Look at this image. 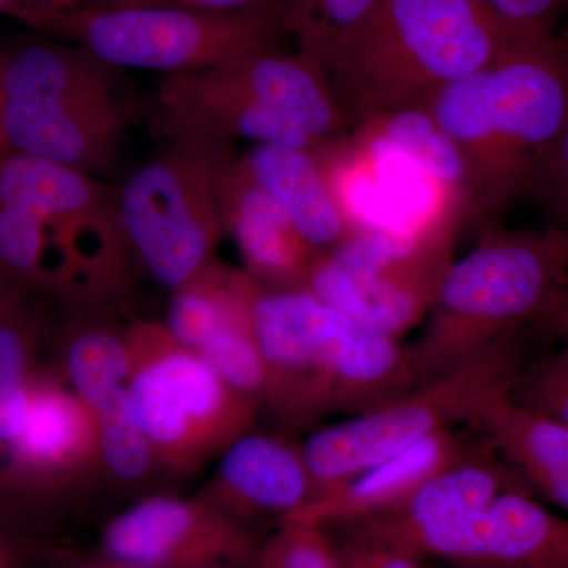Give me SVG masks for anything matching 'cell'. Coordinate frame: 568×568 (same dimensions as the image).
<instances>
[{"label": "cell", "mask_w": 568, "mask_h": 568, "mask_svg": "<svg viewBox=\"0 0 568 568\" xmlns=\"http://www.w3.org/2000/svg\"><path fill=\"white\" fill-rule=\"evenodd\" d=\"M122 74L69 41L37 39L2 52L3 153L99 178L134 114Z\"/></svg>", "instance_id": "6"}, {"label": "cell", "mask_w": 568, "mask_h": 568, "mask_svg": "<svg viewBox=\"0 0 568 568\" xmlns=\"http://www.w3.org/2000/svg\"><path fill=\"white\" fill-rule=\"evenodd\" d=\"M559 568H568V566L567 567H559Z\"/></svg>", "instance_id": "39"}, {"label": "cell", "mask_w": 568, "mask_h": 568, "mask_svg": "<svg viewBox=\"0 0 568 568\" xmlns=\"http://www.w3.org/2000/svg\"><path fill=\"white\" fill-rule=\"evenodd\" d=\"M267 568H336L315 526L291 525L272 545Z\"/></svg>", "instance_id": "30"}, {"label": "cell", "mask_w": 568, "mask_h": 568, "mask_svg": "<svg viewBox=\"0 0 568 568\" xmlns=\"http://www.w3.org/2000/svg\"><path fill=\"white\" fill-rule=\"evenodd\" d=\"M476 422L526 487L568 511V426L519 405L510 396Z\"/></svg>", "instance_id": "21"}, {"label": "cell", "mask_w": 568, "mask_h": 568, "mask_svg": "<svg viewBox=\"0 0 568 568\" xmlns=\"http://www.w3.org/2000/svg\"><path fill=\"white\" fill-rule=\"evenodd\" d=\"M3 275H6V274H3L2 271H0V278H2Z\"/></svg>", "instance_id": "37"}, {"label": "cell", "mask_w": 568, "mask_h": 568, "mask_svg": "<svg viewBox=\"0 0 568 568\" xmlns=\"http://www.w3.org/2000/svg\"><path fill=\"white\" fill-rule=\"evenodd\" d=\"M111 568H112V567H111ZM121 568H132V567L122 566Z\"/></svg>", "instance_id": "38"}, {"label": "cell", "mask_w": 568, "mask_h": 568, "mask_svg": "<svg viewBox=\"0 0 568 568\" xmlns=\"http://www.w3.org/2000/svg\"><path fill=\"white\" fill-rule=\"evenodd\" d=\"M219 205L224 235L233 239L244 272L271 290L305 287L316 253L283 209L246 173L235 155L220 174Z\"/></svg>", "instance_id": "16"}, {"label": "cell", "mask_w": 568, "mask_h": 568, "mask_svg": "<svg viewBox=\"0 0 568 568\" xmlns=\"http://www.w3.org/2000/svg\"><path fill=\"white\" fill-rule=\"evenodd\" d=\"M14 20L78 44L115 69L160 77L192 73L276 50L290 36L274 13L212 14L155 7H77L21 13Z\"/></svg>", "instance_id": "9"}, {"label": "cell", "mask_w": 568, "mask_h": 568, "mask_svg": "<svg viewBox=\"0 0 568 568\" xmlns=\"http://www.w3.org/2000/svg\"><path fill=\"white\" fill-rule=\"evenodd\" d=\"M526 488L484 437L398 506L379 515L384 517L383 532L402 541L420 530L470 517L503 493Z\"/></svg>", "instance_id": "18"}, {"label": "cell", "mask_w": 568, "mask_h": 568, "mask_svg": "<svg viewBox=\"0 0 568 568\" xmlns=\"http://www.w3.org/2000/svg\"><path fill=\"white\" fill-rule=\"evenodd\" d=\"M234 156V148L166 141L118 189L134 265L171 293L215 260L224 237L220 174Z\"/></svg>", "instance_id": "10"}, {"label": "cell", "mask_w": 568, "mask_h": 568, "mask_svg": "<svg viewBox=\"0 0 568 568\" xmlns=\"http://www.w3.org/2000/svg\"><path fill=\"white\" fill-rule=\"evenodd\" d=\"M40 295L7 274L0 278V447L6 450L28 420Z\"/></svg>", "instance_id": "23"}, {"label": "cell", "mask_w": 568, "mask_h": 568, "mask_svg": "<svg viewBox=\"0 0 568 568\" xmlns=\"http://www.w3.org/2000/svg\"><path fill=\"white\" fill-rule=\"evenodd\" d=\"M112 310H69L74 317L63 351L65 383L92 410L129 386L132 373L125 328L119 331L106 316Z\"/></svg>", "instance_id": "24"}, {"label": "cell", "mask_w": 568, "mask_h": 568, "mask_svg": "<svg viewBox=\"0 0 568 568\" xmlns=\"http://www.w3.org/2000/svg\"><path fill=\"white\" fill-rule=\"evenodd\" d=\"M134 265L118 189L62 164L0 155V271L69 310L114 308Z\"/></svg>", "instance_id": "2"}, {"label": "cell", "mask_w": 568, "mask_h": 568, "mask_svg": "<svg viewBox=\"0 0 568 568\" xmlns=\"http://www.w3.org/2000/svg\"><path fill=\"white\" fill-rule=\"evenodd\" d=\"M526 364L519 334L504 336L435 379L313 433L302 454L317 493L463 422H476L510 396Z\"/></svg>", "instance_id": "8"}, {"label": "cell", "mask_w": 568, "mask_h": 568, "mask_svg": "<svg viewBox=\"0 0 568 568\" xmlns=\"http://www.w3.org/2000/svg\"><path fill=\"white\" fill-rule=\"evenodd\" d=\"M532 196L548 209L555 227H568V123Z\"/></svg>", "instance_id": "31"}, {"label": "cell", "mask_w": 568, "mask_h": 568, "mask_svg": "<svg viewBox=\"0 0 568 568\" xmlns=\"http://www.w3.org/2000/svg\"><path fill=\"white\" fill-rule=\"evenodd\" d=\"M381 0H298L290 20L297 52L321 73L343 41L357 31Z\"/></svg>", "instance_id": "26"}, {"label": "cell", "mask_w": 568, "mask_h": 568, "mask_svg": "<svg viewBox=\"0 0 568 568\" xmlns=\"http://www.w3.org/2000/svg\"><path fill=\"white\" fill-rule=\"evenodd\" d=\"M256 286L244 271L212 260L174 291L164 325L175 342L197 353L216 335L252 321Z\"/></svg>", "instance_id": "22"}, {"label": "cell", "mask_w": 568, "mask_h": 568, "mask_svg": "<svg viewBox=\"0 0 568 568\" xmlns=\"http://www.w3.org/2000/svg\"><path fill=\"white\" fill-rule=\"evenodd\" d=\"M85 0H20L18 9L11 11L9 17L14 18L21 13H44V11H62L77 9Z\"/></svg>", "instance_id": "34"}, {"label": "cell", "mask_w": 568, "mask_h": 568, "mask_svg": "<svg viewBox=\"0 0 568 568\" xmlns=\"http://www.w3.org/2000/svg\"><path fill=\"white\" fill-rule=\"evenodd\" d=\"M11 567V552L9 547H7L6 540L0 537V568H10Z\"/></svg>", "instance_id": "35"}, {"label": "cell", "mask_w": 568, "mask_h": 568, "mask_svg": "<svg viewBox=\"0 0 568 568\" xmlns=\"http://www.w3.org/2000/svg\"><path fill=\"white\" fill-rule=\"evenodd\" d=\"M241 160L250 178L283 209L316 256L353 235L315 152L256 144Z\"/></svg>", "instance_id": "20"}, {"label": "cell", "mask_w": 568, "mask_h": 568, "mask_svg": "<svg viewBox=\"0 0 568 568\" xmlns=\"http://www.w3.org/2000/svg\"><path fill=\"white\" fill-rule=\"evenodd\" d=\"M215 489L220 499L239 510L287 518L317 495L302 446L261 433H244L226 447Z\"/></svg>", "instance_id": "19"}, {"label": "cell", "mask_w": 568, "mask_h": 568, "mask_svg": "<svg viewBox=\"0 0 568 568\" xmlns=\"http://www.w3.org/2000/svg\"><path fill=\"white\" fill-rule=\"evenodd\" d=\"M7 454L18 487H70L102 463L95 414L65 381L36 373L28 420Z\"/></svg>", "instance_id": "14"}, {"label": "cell", "mask_w": 568, "mask_h": 568, "mask_svg": "<svg viewBox=\"0 0 568 568\" xmlns=\"http://www.w3.org/2000/svg\"><path fill=\"white\" fill-rule=\"evenodd\" d=\"M0 99H2V51H0ZM2 140H0V155H2Z\"/></svg>", "instance_id": "36"}, {"label": "cell", "mask_w": 568, "mask_h": 568, "mask_svg": "<svg viewBox=\"0 0 568 568\" xmlns=\"http://www.w3.org/2000/svg\"><path fill=\"white\" fill-rule=\"evenodd\" d=\"M353 568H418L409 556L398 551H361L355 555Z\"/></svg>", "instance_id": "33"}, {"label": "cell", "mask_w": 568, "mask_h": 568, "mask_svg": "<svg viewBox=\"0 0 568 568\" xmlns=\"http://www.w3.org/2000/svg\"><path fill=\"white\" fill-rule=\"evenodd\" d=\"M463 156L465 224L495 227L508 205L532 196L568 123V36L515 40L487 69L426 103Z\"/></svg>", "instance_id": "1"}, {"label": "cell", "mask_w": 568, "mask_h": 568, "mask_svg": "<svg viewBox=\"0 0 568 568\" xmlns=\"http://www.w3.org/2000/svg\"><path fill=\"white\" fill-rule=\"evenodd\" d=\"M100 462L115 480L138 484L160 463L151 440L138 422L129 386L114 392L93 409Z\"/></svg>", "instance_id": "25"}, {"label": "cell", "mask_w": 568, "mask_h": 568, "mask_svg": "<svg viewBox=\"0 0 568 568\" xmlns=\"http://www.w3.org/2000/svg\"><path fill=\"white\" fill-rule=\"evenodd\" d=\"M567 230H568V227H567Z\"/></svg>", "instance_id": "40"}, {"label": "cell", "mask_w": 568, "mask_h": 568, "mask_svg": "<svg viewBox=\"0 0 568 568\" xmlns=\"http://www.w3.org/2000/svg\"><path fill=\"white\" fill-rule=\"evenodd\" d=\"M567 278V227L484 231L476 248L448 267L409 346L416 386L536 323Z\"/></svg>", "instance_id": "7"}, {"label": "cell", "mask_w": 568, "mask_h": 568, "mask_svg": "<svg viewBox=\"0 0 568 568\" xmlns=\"http://www.w3.org/2000/svg\"><path fill=\"white\" fill-rule=\"evenodd\" d=\"M510 398L568 426V339L555 354L526 364Z\"/></svg>", "instance_id": "27"}, {"label": "cell", "mask_w": 568, "mask_h": 568, "mask_svg": "<svg viewBox=\"0 0 568 568\" xmlns=\"http://www.w3.org/2000/svg\"><path fill=\"white\" fill-rule=\"evenodd\" d=\"M253 327L265 369L264 409L287 428L375 409L416 387L409 346L355 323L306 287L257 284Z\"/></svg>", "instance_id": "4"}, {"label": "cell", "mask_w": 568, "mask_h": 568, "mask_svg": "<svg viewBox=\"0 0 568 568\" xmlns=\"http://www.w3.org/2000/svg\"><path fill=\"white\" fill-rule=\"evenodd\" d=\"M514 41L477 0H381L321 74L351 134L425 108L440 89L487 69Z\"/></svg>", "instance_id": "3"}, {"label": "cell", "mask_w": 568, "mask_h": 568, "mask_svg": "<svg viewBox=\"0 0 568 568\" xmlns=\"http://www.w3.org/2000/svg\"><path fill=\"white\" fill-rule=\"evenodd\" d=\"M473 444L454 429L428 437L386 462L321 489L304 508L287 519L291 525L315 526L324 519L379 517L413 495L429 477L462 457Z\"/></svg>", "instance_id": "17"}, {"label": "cell", "mask_w": 568, "mask_h": 568, "mask_svg": "<svg viewBox=\"0 0 568 568\" xmlns=\"http://www.w3.org/2000/svg\"><path fill=\"white\" fill-rule=\"evenodd\" d=\"M398 544L504 568L568 566V523L525 489L503 493L470 517L420 530Z\"/></svg>", "instance_id": "13"}, {"label": "cell", "mask_w": 568, "mask_h": 568, "mask_svg": "<svg viewBox=\"0 0 568 568\" xmlns=\"http://www.w3.org/2000/svg\"><path fill=\"white\" fill-rule=\"evenodd\" d=\"M104 547L126 567L194 566L234 555L242 537L219 508L163 496L115 518Z\"/></svg>", "instance_id": "15"}, {"label": "cell", "mask_w": 568, "mask_h": 568, "mask_svg": "<svg viewBox=\"0 0 568 568\" xmlns=\"http://www.w3.org/2000/svg\"><path fill=\"white\" fill-rule=\"evenodd\" d=\"M457 233L418 239L354 233L317 254L305 287L355 323L399 339L432 310L455 261Z\"/></svg>", "instance_id": "12"}, {"label": "cell", "mask_w": 568, "mask_h": 568, "mask_svg": "<svg viewBox=\"0 0 568 568\" xmlns=\"http://www.w3.org/2000/svg\"><path fill=\"white\" fill-rule=\"evenodd\" d=\"M125 332L134 413L162 465L194 469L246 433L256 407L175 342L166 325L136 317Z\"/></svg>", "instance_id": "11"}, {"label": "cell", "mask_w": 568, "mask_h": 568, "mask_svg": "<svg viewBox=\"0 0 568 568\" xmlns=\"http://www.w3.org/2000/svg\"><path fill=\"white\" fill-rule=\"evenodd\" d=\"M515 40L555 33L568 0H477Z\"/></svg>", "instance_id": "28"}, {"label": "cell", "mask_w": 568, "mask_h": 568, "mask_svg": "<svg viewBox=\"0 0 568 568\" xmlns=\"http://www.w3.org/2000/svg\"><path fill=\"white\" fill-rule=\"evenodd\" d=\"M547 334L562 336L568 339V278L552 295L551 301L544 310L536 323Z\"/></svg>", "instance_id": "32"}, {"label": "cell", "mask_w": 568, "mask_h": 568, "mask_svg": "<svg viewBox=\"0 0 568 568\" xmlns=\"http://www.w3.org/2000/svg\"><path fill=\"white\" fill-rule=\"evenodd\" d=\"M298 0H85V7H155V9H174L196 11V13H274L287 22L297 9Z\"/></svg>", "instance_id": "29"}, {"label": "cell", "mask_w": 568, "mask_h": 568, "mask_svg": "<svg viewBox=\"0 0 568 568\" xmlns=\"http://www.w3.org/2000/svg\"><path fill=\"white\" fill-rule=\"evenodd\" d=\"M148 114L166 141L223 148L250 141L316 153L347 134L323 74L282 48L159 77Z\"/></svg>", "instance_id": "5"}]
</instances>
